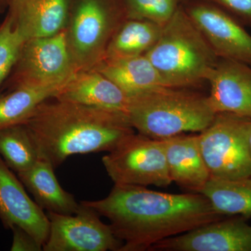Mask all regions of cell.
I'll use <instances>...</instances> for the list:
<instances>
[{
	"mask_svg": "<svg viewBox=\"0 0 251 251\" xmlns=\"http://www.w3.org/2000/svg\"><path fill=\"white\" fill-rule=\"evenodd\" d=\"M110 221L119 251H150L168 238L226 217L199 193L173 194L146 186L115 184L107 197L82 201Z\"/></svg>",
	"mask_w": 251,
	"mask_h": 251,
	"instance_id": "cell-1",
	"label": "cell"
},
{
	"mask_svg": "<svg viewBox=\"0 0 251 251\" xmlns=\"http://www.w3.org/2000/svg\"><path fill=\"white\" fill-rule=\"evenodd\" d=\"M23 125L39 157L54 168L73 155L108 152L135 132L124 112L54 98L39 104Z\"/></svg>",
	"mask_w": 251,
	"mask_h": 251,
	"instance_id": "cell-2",
	"label": "cell"
},
{
	"mask_svg": "<svg viewBox=\"0 0 251 251\" xmlns=\"http://www.w3.org/2000/svg\"><path fill=\"white\" fill-rule=\"evenodd\" d=\"M216 114L207 96L167 87L130 96L126 110L135 130L159 140L186 132L201 133Z\"/></svg>",
	"mask_w": 251,
	"mask_h": 251,
	"instance_id": "cell-3",
	"label": "cell"
},
{
	"mask_svg": "<svg viewBox=\"0 0 251 251\" xmlns=\"http://www.w3.org/2000/svg\"><path fill=\"white\" fill-rule=\"evenodd\" d=\"M145 55L165 85L175 88L201 85L220 59L183 6L163 25L158 41Z\"/></svg>",
	"mask_w": 251,
	"mask_h": 251,
	"instance_id": "cell-4",
	"label": "cell"
},
{
	"mask_svg": "<svg viewBox=\"0 0 251 251\" xmlns=\"http://www.w3.org/2000/svg\"><path fill=\"white\" fill-rule=\"evenodd\" d=\"M127 18L123 0H72L66 31L77 72L103 60L110 39Z\"/></svg>",
	"mask_w": 251,
	"mask_h": 251,
	"instance_id": "cell-5",
	"label": "cell"
},
{
	"mask_svg": "<svg viewBox=\"0 0 251 251\" xmlns=\"http://www.w3.org/2000/svg\"><path fill=\"white\" fill-rule=\"evenodd\" d=\"M251 118L219 112L201 132L200 146L211 176L233 179L251 176Z\"/></svg>",
	"mask_w": 251,
	"mask_h": 251,
	"instance_id": "cell-6",
	"label": "cell"
},
{
	"mask_svg": "<svg viewBox=\"0 0 251 251\" xmlns=\"http://www.w3.org/2000/svg\"><path fill=\"white\" fill-rule=\"evenodd\" d=\"M76 72L64 29L53 36L27 39L2 90L24 86L60 88Z\"/></svg>",
	"mask_w": 251,
	"mask_h": 251,
	"instance_id": "cell-7",
	"label": "cell"
},
{
	"mask_svg": "<svg viewBox=\"0 0 251 251\" xmlns=\"http://www.w3.org/2000/svg\"><path fill=\"white\" fill-rule=\"evenodd\" d=\"M102 162L115 184L168 187L173 182L163 140L135 132L103 156Z\"/></svg>",
	"mask_w": 251,
	"mask_h": 251,
	"instance_id": "cell-8",
	"label": "cell"
},
{
	"mask_svg": "<svg viewBox=\"0 0 251 251\" xmlns=\"http://www.w3.org/2000/svg\"><path fill=\"white\" fill-rule=\"evenodd\" d=\"M49 237L44 251H119L122 242L112 232L109 225L90 206L80 202L74 214L47 212Z\"/></svg>",
	"mask_w": 251,
	"mask_h": 251,
	"instance_id": "cell-9",
	"label": "cell"
},
{
	"mask_svg": "<svg viewBox=\"0 0 251 251\" xmlns=\"http://www.w3.org/2000/svg\"><path fill=\"white\" fill-rule=\"evenodd\" d=\"M182 6L219 58L251 66V35L238 20L206 0H187Z\"/></svg>",
	"mask_w": 251,
	"mask_h": 251,
	"instance_id": "cell-10",
	"label": "cell"
},
{
	"mask_svg": "<svg viewBox=\"0 0 251 251\" xmlns=\"http://www.w3.org/2000/svg\"><path fill=\"white\" fill-rule=\"evenodd\" d=\"M247 219L232 216L164 239L150 251H251V226Z\"/></svg>",
	"mask_w": 251,
	"mask_h": 251,
	"instance_id": "cell-11",
	"label": "cell"
},
{
	"mask_svg": "<svg viewBox=\"0 0 251 251\" xmlns=\"http://www.w3.org/2000/svg\"><path fill=\"white\" fill-rule=\"evenodd\" d=\"M0 219L6 228L21 227L44 246L49 237L47 214L26 193L25 186L0 156Z\"/></svg>",
	"mask_w": 251,
	"mask_h": 251,
	"instance_id": "cell-12",
	"label": "cell"
},
{
	"mask_svg": "<svg viewBox=\"0 0 251 251\" xmlns=\"http://www.w3.org/2000/svg\"><path fill=\"white\" fill-rule=\"evenodd\" d=\"M206 81L210 85L208 99L216 113L251 118V66L220 58Z\"/></svg>",
	"mask_w": 251,
	"mask_h": 251,
	"instance_id": "cell-13",
	"label": "cell"
},
{
	"mask_svg": "<svg viewBox=\"0 0 251 251\" xmlns=\"http://www.w3.org/2000/svg\"><path fill=\"white\" fill-rule=\"evenodd\" d=\"M53 98L126 114L128 97L96 69L77 71Z\"/></svg>",
	"mask_w": 251,
	"mask_h": 251,
	"instance_id": "cell-14",
	"label": "cell"
},
{
	"mask_svg": "<svg viewBox=\"0 0 251 251\" xmlns=\"http://www.w3.org/2000/svg\"><path fill=\"white\" fill-rule=\"evenodd\" d=\"M162 140L172 181L192 193H200L211 174L203 158L199 135L182 133Z\"/></svg>",
	"mask_w": 251,
	"mask_h": 251,
	"instance_id": "cell-15",
	"label": "cell"
},
{
	"mask_svg": "<svg viewBox=\"0 0 251 251\" xmlns=\"http://www.w3.org/2000/svg\"><path fill=\"white\" fill-rule=\"evenodd\" d=\"M72 0H17L9 12L26 39L46 37L66 29Z\"/></svg>",
	"mask_w": 251,
	"mask_h": 251,
	"instance_id": "cell-16",
	"label": "cell"
},
{
	"mask_svg": "<svg viewBox=\"0 0 251 251\" xmlns=\"http://www.w3.org/2000/svg\"><path fill=\"white\" fill-rule=\"evenodd\" d=\"M54 170L49 161L39 158L29 169L18 173L17 176L43 210L61 214H75L80 204L60 186Z\"/></svg>",
	"mask_w": 251,
	"mask_h": 251,
	"instance_id": "cell-17",
	"label": "cell"
},
{
	"mask_svg": "<svg viewBox=\"0 0 251 251\" xmlns=\"http://www.w3.org/2000/svg\"><path fill=\"white\" fill-rule=\"evenodd\" d=\"M94 69L116 84L128 97L167 87L145 54L125 58L103 59Z\"/></svg>",
	"mask_w": 251,
	"mask_h": 251,
	"instance_id": "cell-18",
	"label": "cell"
},
{
	"mask_svg": "<svg viewBox=\"0 0 251 251\" xmlns=\"http://www.w3.org/2000/svg\"><path fill=\"white\" fill-rule=\"evenodd\" d=\"M200 193L221 215L251 217V176L233 179L211 176Z\"/></svg>",
	"mask_w": 251,
	"mask_h": 251,
	"instance_id": "cell-19",
	"label": "cell"
},
{
	"mask_svg": "<svg viewBox=\"0 0 251 251\" xmlns=\"http://www.w3.org/2000/svg\"><path fill=\"white\" fill-rule=\"evenodd\" d=\"M163 27L145 20L127 18L112 36L103 59L125 58L146 54L158 41Z\"/></svg>",
	"mask_w": 251,
	"mask_h": 251,
	"instance_id": "cell-20",
	"label": "cell"
},
{
	"mask_svg": "<svg viewBox=\"0 0 251 251\" xmlns=\"http://www.w3.org/2000/svg\"><path fill=\"white\" fill-rule=\"evenodd\" d=\"M58 87H18L0 94V129L24 123L47 99L53 98Z\"/></svg>",
	"mask_w": 251,
	"mask_h": 251,
	"instance_id": "cell-21",
	"label": "cell"
},
{
	"mask_svg": "<svg viewBox=\"0 0 251 251\" xmlns=\"http://www.w3.org/2000/svg\"><path fill=\"white\" fill-rule=\"evenodd\" d=\"M0 156L16 174L29 169L40 158L35 144L23 124L0 129Z\"/></svg>",
	"mask_w": 251,
	"mask_h": 251,
	"instance_id": "cell-22",
	"label": "cell"
},
{
	"mask_svg": "<svg viewBox=\"0 0 251 251\" xmlns=\"http://www.w3.org/2000/svg\"><path fill=\"white\" fill-rule=\"evenodd\" d=\"M26 40L9 11L0 23V86L12 72Z\"/></svg>",
	"mask_w": 251,
	"mask_h": 251,
	"instance_id": "cell-23",
	"label": "cell"
},
{
	"mask_svg": "<svg viewBox=\"0 0 251 251\" xmlns=\"http://www.w3.org/2000/svg\"><path fill=\"white\" fill-rule=\"evenodd\" d=\"M187 0H123L128 18L163 26Z\"/></svg>",
	"mask_w": 251,
	"mask_h": 251,
	"instance_id": "cell-24",
	"label": "cell"
},
{
	"mask_svg": "<svg viewBox=\"0 0 251 251\" xmlns=\"http://www.w3.org/2000/svg\"><path fill=\"white\" fill-rule=\"evenodd\" d=\"M233 16L240 23L251 26V0H206Z\"/></svg>",
	"mask_w": 251,
	"mask_h": 251,
	"instance_id": "cell-25",
	"label": "cell"
},
{
	"mask_svg": "<svg viewBox=\"0 0 251 251\" xmlns=\"http://www.w3.org/2000/svg\"><path fill=\"white\" fill-rule=\"evenodd\" d=\"M11 229L14 237L11 251H43V246L25 229L17 226H14Z\"/></svg>",
	"mask_w": 251,
	"mask_h": 251,
	"instance_id": "cell-26",
	"label": "cell"
},
{
	"mask_svg": "<svg viewBox=\"0 0 251 251\" xmlns=\"http://www.w3.org/2000/svg\"><path fill=\"white\" fill-rule=\"evenodd\" d=\"M11 0H0V11L4 9L5 6L10 4Z\"/></svg>",
	"mask_w": 251,
	"mask_h": 251,
	"instance_id": "cell-27",
	"label": "cell"
},
{
	"mask_svg": "<svg viewBox=\"0 0 251 251\" xmlns=\"http://www.w3.org/2000/svg\"><path fill=\"white\" fill-rule=\"evenodd\" d=\"M249 149H250V151H251V130H250V133H249Z\"/></svg>",
	"mask_w": 251,
	"mask_h": 251,
	"instance_id": "cell-28",
	"label": "cell"
},
{
	"mask_svg": "<svg viewBox=\"0 0 251 251\" xmlns=\"http://www.w3.org/2000/svg\"><path fill=\"white\" fill-rule=\"evenodd\" d=\"M17 1V0H11V2H10V4H11V3H12V2H15V1Z\"/></svg>",
	"mask_w": 251,
	"mask_h": 251,
	"instance_id": "cell-29",
	"label": "cell"
}]
</instances>
